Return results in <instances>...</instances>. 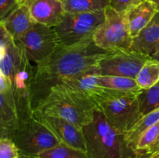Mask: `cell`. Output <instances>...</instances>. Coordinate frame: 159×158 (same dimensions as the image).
Returning <instances> with one entry per match:
<instances>
[{"label": "cell", "instance_id": "cell-1", "mask_svg": "<svg viewBox=\"0 0 159 158\" xmlns=\"http://www.w3.org/2000/svg\"><path fill=\"white\" fill-rule=\"evenodd\" d=\"M109 52L96 46L93 39L73 46L57 44L51 55L36 64L33 109L48 96L53 87L96 66Z\"/></svg>", "mask_w": 159, "mask_h": 158}, {"label": "cell", "instance_id": "cell-2", "mask_svg": "<svg viewBox=\"0 0 159 158\" xmlns=\"http://www.w3.org/2000/svg\"><path fill=\"white\" fill-rule=\"evenodd\" d=\"M89 158H134L138 153L126 139L125 133L113 128L99 110L82 129Z\"/></svg>", "mask_w": 159, "mask_h": 158}, {"label": "cell", "instance_id": "cell-3", "mask_svg": "<svg viewBox=\"0 0 159 158\" xmlns=\"http://www.w3.org/2000/svg\"><path fill=\"white\" fill-rule=\"evenodd\" d=\"M94 107L64 84L53 87L34 113L63 118L80 129L93 119Z\"/></svg>", "mask_w": 159, "mask_h": 158}, {"label": "cell", "instance_id": "cell-4", "mask_svg": "<svg viewBox=\"0 0 159 158\" xmlns=\"http://www.w3.org/2000/svg\"><path fill=\"white\" fill-rule=\"evenodd\" d=\"M105 20L104 10L93 12H65L54 28L59 43L73 46L92 40L98 28Z\"/></svg>", "mask_w": 159, "mask_h": 158}, {"label": "cell", "instance_id": "cell-5", "mask_svg": "<svg viewBox=\"0 0 159 158\" xmlns=\"http://www.w3.org/2000/svg\"><path fill=\"white\" fill-rule=\"evenodd\" d=\"M105 20L93 35L95 44L107 51L130 50L133 38L129 32L125 15L110 6L104 9Z\"/></svg>", "mask_w": 159, "mask_h": 158}, {"label": "cell", "instance_id": "cell-6", "mask_svg": "<svg viewBox=\"0 0 159 158\" xmlns=\"http://www.w3.org/2000/svg\"><path fill=\"white\" fill-rule=\"evenodd\" d=\"M12 140L21 154L36 156L60 143L57 137L34 117L19 122Z\"/></svg>", "mask_w": 159, "mask_h": 158}, {"label": "cell", "instance_id": "cell-7", "mask_svg": "<svg viewBox=\"0 0 159 158\" xmlns=\"http://www.w3.org/2000/svg\"><path fill=\"white\" fill-rule=\"evenodd\" d=\"M35 74L36 67L31 64L24 51L21 62L10 80L19 122L33 117L32 94Z\"/></svg>", "mask_w": 159, "mask_h": 158}, {"label": "cell", "instance_id": "cell-8", "mask_svg": "<svg viewBox=\"0 0 159 158\" xmlns=\"http://www.w3.org/2000/svg\"><path fill=\"white\" fill-rule=\"evenodd\" d=\"M97 109L113 128L125 134L142 118L137 95L107 101L100 104Z\"/></svg>", "mask_w": 159, "mask_h": 158}, {"label": "cell", "instance_id": "cell-9", "mask_svg": "<svg viewBox=\"0 0 159 158\" xmlns=\"http://www.w3.org/2000/svg\"><path fill=\"white\" fill-rule=\"evenodd\" d=\"M98 74L97 66H94L79 75L64 80L61 83L75 91L89 102L95 109H97L102 102L127 96L114 90L100 86L97 82Z\"/></svg>", "mask_w": 159, "mask_h": 158}, {"label": "cell", "instance_id": "cell-10", "mask_svg": "<svg viewBox=\"0 0 159 158\" xmlns=\"http://www.w3.org/2000/svg\"><path fill=\"white\" fill-rule=\"evenodd\" d=\"M150 58L131 50L110 51L98 61L96 66L100 75L135 78L143 65Z\"/></svg>", "mask_w": 159, "mask_h": 158}, {"label": "cell", "instance_id": "cell-11", "mask_svg": "<svg viewBox=\"0 0 159 158\" xmlns=\"http://www.w3.org/2000/svg\"><path fill=\"white\" fill-rule=\"evenodd\" d=\"M16 42L23 48L30 61L36 64L51 55L60 43L54 27L36 23Z\"/></svg>", "mask_w": 159, "mask_h": 158}, {"label": "cell", "instance_id": "cell-12", "mask_svg": "<svg viewBox=\"0 0 159 158\" xmlns=\"http://www.w3.org/2000/svg\"><path fill=\"white\" fill-rule=\"evenodd\" d=\"M33 117L45 125L60 143L86 152V145L82 129L63 118L37 113H33Z\"/></svg>", "mask_w": 159, "mask_h": 158}, {"label": "cell", "instance_id": "cell-13", "mask_svg": "<svg viewBox=\"0 0 159 158\" xmlns=\"http://www.w3.org/2000/svg\"><path fill=\"white\" fill-rule=\"evenodd\" d=\"M23 4L29 8L34 23L50 27H55L65 14L62 2L60 0H31Z\"/></svg>", "mask_w": 159, "mask_h": 158}, {"label": "cell", "instance_id": "cell-14", "mask_svg": "<svg viewBox=\"0 0 159 158\" xmlns=\"http://www.w3.org/2000/svg\"><path fill=\"white\" fill-rule=\"evenodd\" d=\"M130 50L153 57L159 50V12H157L147 26L133 38Z\"/></svg>", "mask_w": 159, "mask_h": 158}, {"label": "cell", "instance_id": "cell-15", "mask_svg": "<svg viewBox=\"0 0 159 158\" xmlns=\"http://www.w3.org/2000/svg\"><path fill=\"white\" fill-rule=\"evenodd\" d=\"M0 22L15 41L23 37L35 23L31 18L29 8L23 3L19 5Z\"/></svg>", "mask_w": 159, "mask_h": 158}, {"label": "cell", "instance_id": "cell-16", "mask_svg": "<svg viewBox=\"0 0 159 158\" xmlns=\"http://www.w3.org/2000/svg\"><path fill=\"white\" fill-rule=\"evenodd\" d=\"M19 125V117L12 89L0 92V139L13 137Z\"/></svg>", "mask_w": 159, "mask_h": 158}, {"label": "cell", "instance_id": "cell-17", "mask_svg": "<svg viewBox=\"0 0 159 158\" xmlns=\"http://www.w3.org/2000/svg\"><path fill=\"white\" fill-rule=\"evenodd\" d=\"M157 12L155 6L145 0L124 15L132 38L138 36Z\"/></svg>", "mask_w": 159, "mask_h": 158}, {"label": "cell", "instance_id": "cell-18", "mask_svg": "<svg viewBox=\"0 0 159 158\" xmlns=\"http://www.w3.org/2000/svg\"><path fill=\"white\" fill-rule=\"evenodd\" d=\"M97 82L103 88L114 90L125 95H137L141 91L135 78L132 77L98 74Z\"/></svg>", "mask_w": 159, "mask_h": 158}, {"label": "cell", "instance_id": "cell-19", "mask_svg": "<svg viewBox=\"0 0 159 158\" xmlns=\"http://www.w3.org/2000/svg\"><path fill=\"white\" fill-rule=\"evenodd\" d=\"M23 54V48L15 40L11 42L6 47V54L0 60V69L9 82L14 72L21 62Z\"/></svg>", "mask_w": 159, "mask_h": 158}, {"label": "cell", "instance_id": "cell-20", "mask_svg": "<svg viewBox=\"0 0 159 158\" xmlns=\"http://www.w3.org/2000/svg\"><path fill=\"white\" fill-rule=\"evenodd\" d=\"M65 12H93L104 10L110 5V0H63Z\"/></svg>", "mask_w": 159, "mask_h": 158}, {"label": "cell", "instance_id": "cell-21", "mask_svg": "<svg viewBox=\"0 0 159 158\" xmlns=\"http://www.w3.org/2000/svg\"><path fill=\"white\" fill-rule=\"evenodd\" d=\"M141 89H148L159 81V62L151 57L145 62L135 77Z\"/></svg>", "mask_w": 159, "mask_h": 158}, {"label": "cell", "instance_id": "cell-22", "mask_svg": "<svg viewBox=\"0 0 159 158\" xmlns=\"http://www.w3.org/2000/svg\"><path fill=\"white\" fill-rule=\"evenodd\" d=\"M158 122H159V108L142 116V118L135 124L134 126L128 133H126V139L134 150L139 136L148 129L151 128Z\"/></svg>", "mask_w": 159, "mask_h": 158}, {"label": "cell", "instance_id": "cell-23", "mask_svg": "<svg viewBox=\"0 0 159 158\" xmlns=\"http://www.w3.org/2000/svg\"><path fill=\"white\" fill-rule=\"evenodd\" d=\"M137 99L142 116L159 108V81L148 89H141Z\"/></svg>", "mask_w": 159, "mask_h": 158}, {"label": "cell", "instance_id": "cell-24", "mask_svg": "<svg viewBox=\"0 0 159 158\" xmlns=\"http://www.w3.org/2000/svg\"><path fill=\"white\" fill-rule=\"evenodd\" d=\"M37 156L40 158H89L86 152L62 143L42 152Z\"/></svg>", "mask_w": 159, "mask_h": 158}, {"label": "cell", "instance_id": "cell-25", "mask_svg": "<svg viewBox=\"0 0 159 158\" xmlns=\"http://www.w3.org/2000/svg\"><path fill=\"white\" fill-rule=\"evenodd\" d=\"M159 132V122L144 131L137 140L134 150L137 153H148L155 143Z\"/></svg>", "mask_w": 159, "mask_h": 158}, {"label": "cell", "instance_id": "cell-26", "mask_svg": "<svg viewBox=\"0 0 159 158\" xmlns=\"http://www.w3.org/2000/svg\"><path fill=\"white\" fill-rule=\"evenodd\" d=\"M20 151L12 139H0V158H19Z\"/></svg>", "mask_w": 159, "mask_h": 158}, {"label": "cell", "instance_id": "cell-27", "mask_svg": "<svg viewBox=\"0 0 159 158\" xmlns=\"http://www.w3.org/2000/svg\"><path fill=\"white\" fill-rule=\"evenodd\" d=\"M145 0H110L109 6L122 15H125L127 12L136 7Z\"/></svg>", "mask_w": 159, "mask_h": 158}, {"label": "cell", "instance_id": "cell-28", "mask_svg": "<svg viewBox=\"0 0 159 158\" xmlns=\"http://www.w3.org/2000/svg\"><path fill=\"white\" fill-rule=\"evenodd\" d=\"M22 2L23 0H0V21Z\"/></svg>", "mask_w": 159, "mask_h": 158}, {"label": "cell", "instance_id": "cell-29", "mask_svg": "<svg viewBox=\"0 0 159 158\" xmlns=\"http://www.w3.org/2000/svg\"><path fill=\"white\" fill-rule=\"evenodd\" d=\"M12 89L11 83L0 69V92L4 93Z\"/></svg>", "mask_w": 159, "mask_h": 158}, {"label": "cell", "instance_id": "cell-30", "mask_svg": "<svg viewBox=\"0 0 159 158\" xmlns=\"http://www.w3.org/2000/svg\"><path fill=\"white\" fill-rule=\"evenodd\" d=\"M153 158H159V132L155 143L148 152Z\"/></svg>", "mask_w": 159, "mask_h": 158}, {"label": "cell", "instance_id": "cell-31", "mask_svg": "<svg viewBox=\"0 0 159 158\" xmlns=\"http://www.w3.org/2000/svg\"><path fill=\"white\" fill-rule=\"evenodd\" d=\"M134 158H153L152 156V155L149 153H141L137 154L136 156H134Z\"/></svg>", "mask_w": 159, "mask_h": 158}, {"label": "cell", "instance_id": "cell-32", "mask_svg": "<svg viewBox=\"0 0 159 158\" xmlns=\"http://www.w3.org/2000/svg\"><path fill=\"white\" fill-rule=\"evenodd\" d=\"M6 47H7V46H0V60H1L2 59V57H4L5 54H6Z\"/></svg>", "mask_w": 159, "mask_h": 158}, {"label": "cell", "instance_id": "cell-33", "mask_svg": "<svg viewBox=\"0 0 159 158\" xmlns=\"http://www.w3.org/2000/svg\"><path fill=\"white\" fill-rule=\"evenodd\" d=\"M146 1H148L149 2L153 4L155 6V8H156L157 11L159 12V0H146Z\"/></svg>", "mask_w": 159, "mask_h": 158}, {"label": "cell", "instance_id": "cell-34", "mask_svg": "<svg viewBox=\"0 0 159 158\" xmlns=\"http://www.w3.org/2000/svg\"><path fill=\"white\" fill-rule=\"evenodd\" d=\"M19 158H40V157L36 156H27V155L20 154V156Z\"/></svg>", "mask_w": 159, "mask_h": 158}, {"label": "cell", "instance_id": "cell-35", "mask_svg": "<svg viewBox=\"0 0 159 158\" xmlns=\"http://www.w3.org/2000/svg\"><path fill=\"white\" fill-rule=\"evenodd\" d=\"M152 58L153 59V60H157V61L159 62V50L158 51V53H157L156 54H155L153 57H152Z\"/></svg>", "mask_w": 159, "mask_h": 158}, {"label": "cell", "instance_id": "cell-36", "mask_svg": "<svg viewBox=\"0 0 159 158\" xmlns=\"http://www.w3.org/2000/svg\"><path fill=\"white\" fill-rule=\"evenodd\" d=\"M30 1H31V0H23V2L22 3H27L29 2Z\"/></svg>", "mask_w": 159, "mask_h": 158}, {"label": "cell", "instance_id": "cell-37", "mask_svg": "<svg viewBox=\"0 0 159 158\" xmlns=\"http://www.w3.org/2000/svg\"><path fill=\"white\" fill-rule=\"evenodd\" d=\"M60 1H61V2H62V1H63V0H60Z\"/></svg>", "mask_w": 159, "mask_h": 158}]
</instances>
